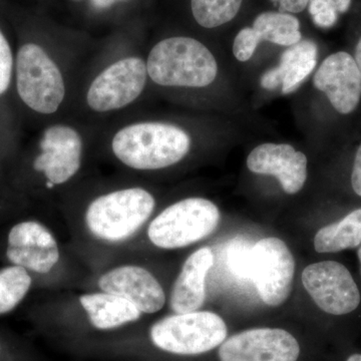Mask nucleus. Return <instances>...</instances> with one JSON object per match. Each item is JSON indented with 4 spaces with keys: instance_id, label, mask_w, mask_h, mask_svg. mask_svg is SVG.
Masks as SVG:
<instances>
[{
    "instance_id": "6ab92c4d",
    "label": "nucleus",
    "mask_w": 361,
    "mask_h": 361,
    "mask_svg": "<svg viewBox=\"0 0 361 361\" xmlns=\"http://www.w3.org/2000/svg\"><path fill=\"white\" fill-rule=\"evenodd\" d=\"M361 244V208L346 217L322 228L314 237V248L318 253H336L353 249Z\"/></svg>"
},
{
    "instance_id": "6e6552de",
    "label": "nucleus",
    "mask_w": 361,
    "mask_h": 361,
    "mask_svg": "<svg viewBox=\"0 0 361 361\" xmlns=\"http://www.w3.org/2000/svg\"><path fill=\"white\" fill-rule=\"evenodd\" d=\"M295 261L281 239H261L252 248L251 279L263 302L283 304L290 295Z\"/></svg>"
},
{
    "instance_id": "aec40b11",
    "label": "nucleus",
    "mask_w": 361,
    "mask_h": 361,
    "mask_svg": "<svg viewBox=\"0 0 361 361\" xmlns=\"http://www.w3.org/2000/svg\"><path fill=\"white\" fill-rule=\"evenodd\" d=\"M260 42L289 47L302 39L300 23L293 14L265 11L259 14L252 25Z\"/></svg>"
},
{
    "instance_id": "bb28decb",
    "label": "nucleus",
    "mask_w": 361,
    "mask_h": 361,
    "mask_svg": "<svg viewBox=\"0 0 361 361\" xmlns=\"http://www.w3.org/2000/svg\"><path fill=\"white\" fill-rule=\"evenodd\" d=\"M279 6L280 11L287 13H300L308 6L310 0H270Z\"/></svg>"
},
{
    "instance_id": "f257e3e1",
    "label": "nucleus",
    "mask_w": 361,
    "mask_h": 361,
    "mask_svg": "<svg viewBox=\"0 0 361 361\" xmlns=\"http://www.w3.org/2000/svg\"><path fill=\"white\" fill-rule=\"evenodd\" d=\"M186 130L172 123L139 122L118 130L111 141L114 155L135 170L153 171L182 161L191 149Z\"/></svg>"
},
{
    "instance_id": "4be33fe9",
    "label": "nucleus",
    "mask_w": 361,
    "mask_h": 361,
    "mask_svg": "<svg viewBox=\"0 0 361 361\" xmlns=\"http://www.w3.org/2000/svg\"><path fill=\"white\" fill-rule=\"evenodd\" d=\"M30 286L32 277L25 268L14 265L0 270V314L16 308Z\"/></svg>"
},
{
    "instance_id": "7ed1b4c3",
    "label": "nucleus",
    "mask_w": 361,
    "mask_h": 361,
    "mask_svg": "<svg viewBox=\"0 0 361 361\" xmlns=\"http://www.w3.org/2000/svg\"><path fill=\"white\" fill-rule=\"evenodd\" d=\"M153 195L142 188H127L94 199L85 212L90 232L104 241L123 242L139 231L153 213Z\"/></svg>"
},
{
    "instance_id": "1a4fd4ad",
    "label": "nucleus",
    "mask_w": 361,
    "mask_h": 361,
    "mask_svg": "<svg viewBox=\"0 0 361 361\" xmlns=\"http://www.w3.org/2000/svg\"><path fill=\"white\" fill-rule=\"evenodd\" d=\"M302 283L316 305L329 314H348L360 304L355 279L345 266L336 261L307 266L302 273Z\"/></svg>"
},
{
    "instance_id": "0eeeda50",
    "label": "nucleus",
    "mask_w": 361,
    "mask_h": 361,
    "mask_svg": "<svg viewBox=\"0 0 361 361\" xmlns=\"http://www.w3.org/2000/svg\"><path fill=\"white\" fill-rule=\"evenodd\" d=\"M146 61L127 56L106 66L94 78L87 92V104L97 113L121 110L141 96L148 80Z\"/></svg>"
},
{
    "instance_id": "f3484780",
    "label": "nucleus",
    "mask_w": 361,
    "mask_h": 361,
    "mask_svg": "<svg viewBox=\"0 0 361 361\" xmlns=\"http://www.w3.org/2000/svg\"><path fill=\"white\" fill-rule=\"evenodd\" d=\"M214 256L208 247L194 252L183 265L171 294V307L176 313L197 311L206 298L205 280Z\"/></svg>"
},
{
    "instance_id": "a878e982",
    "label": "nucleus",
    "mask_w": 361,
    "mask_h": 361,
    "mask_svg": "<svg viewBox=\"0 0 361 361\" xmlns=\"http://www.w3.org/2000/svg\"><path fill=\"white\" fill-rule=\"evenodd\" d=\"M13 51L4 33L0 32V96L8 89L13 78Z\"/></svg>"
},
{
    "instance_id": "4468645a",
    "label": "nucleus",
    "mask_w": 361,
    "mask_h": 361,
    "mask_svg": "<svg viewBox=\"0 0 361 361\" xmlns=\"http://www.w3.org/2000/svg\"><path fill=\"white\" fill-rule=\"evenodd\" d=\"M247 168L255 174L274 176L289 195L300 192L307 180V158L289 144L259 145L247 157Z\"/></svg>"
},
{
    "instance_id": "412c9836",
    "label": "nucleus",
    "mask_w": 361,
    "mask_h": 361,
    "mask_svg": "<svg viewBox=\"0 0 361 361\" xmlns=\"http://www.w3.org/2000/svg\"><path fill=\"white\" fill-rule=\"evenodd\" d=\"M243 0H191L195 20L204 28H216L230 23L238 14Z\"/></svg>"
},
{
    "instance_id": "7c9ffc66",
    "label": "nucleus",
    "mask_w": 361,
    "mask_h": 361,
    "mask_svg": "<svg viewBox=\"0 0 361 361\" xmlns=\"http://www.w3.org/2000/svg\"><path fill=\"white\" fill-rule=\"evenodd\" d=\"M348 361H361V355H353L348 358Z\"/></svg>"
},
{
    "instance_id": "c85d7f7f",
    "label": "nucleus",
    "mask_w": 361,
    "mask_h": 361,
    "mask_svg": "<svg viewBox=\"0 0 361 361\" xmlns=\"http://www.w3.org/2000/svg\"><path fill=\"white\" fill-rule=\"evenodd\" d=\"M90 1L97 9H106L114 6L116 2L123 1V0H90Z\"/></svg>"
},
{
    "instance_id": "cd10ccee",
    "label": "nucleus",
    "mask_w": 361,
    "mask_h": 361,
    "mask_svg": "<svg viewBox=\"0 0 361 361\" xmlns=\"http://www.w3.org/2000/svg\"><path fill=\"white\" fill-rule=\"evenodd\" d=\"M351 186L355 194L361 197V144L356 151L355 163H353Z\"/></svg>"
},
{
    "instance_id": "39448f33",
    "label": "nucleus",
    "mask_w": 361,
    "mask_h": 361,
    "mask_svg": "<svg viewBox=\"0 0 361 361\" xmlns=\"http://www.w3.org/2000/svg\"><path fill=\"white\" fill-rule=\"evenodd\" d=\"M16 89L21 101L32 111L51 115L66 97L63 73L42 47L25 44L16 56Z\"/></svg>"
},
{
    "instance_id": "f03ea898",
    "label": "nucleus",
    "mask_w": 361,
    "mask_h": 361,
    "mask_svg": "<svg viewBox=\"0 0 361 361\" xmlns=\"http://www.w3.org/2000/svg\"><path fill=\"white\" fill-rule=\"evenodd\" d=\"M149 80L161 87H206L215 82L218 63L205 44L188 37L154 45L146 61Z\"/></svg>"
},
{
    "instance_id": "f8f14e48",
    "label": "nucleus",
    "mask_w": 361,
    "mask_h": 361,
    "mask_svg": "<svg viewBox=\"0 0 361 361\" xmlns=\"http://www.w3.org/2000/svg\"><path fill=\"white\" fill-rule=\"evenodd\" d=\"M313 85L341 115L353 113L360 103L361 71L348 52L337 51L327 56L315 71Z\"/></svg>"
},
{
    "instance_id": "c756f323",
    "label": "nucleus",
    "mask_w": 361,
    "mask_h": 361,
    "mask_svg": "<svg viewBox=\"0 0 361 361\" xmlns=\"http://www.w3.org/2000/svg\"><path fill=\"white\" fill-rule=\"evenodd\" d=\"M355 59L356 63H357L358 68H360L361 71V37L360 39H358L357 44H356Z\"/></svg>"
},
{
    "instance_id": "423d86ee",
    "label": "nucleus",
    "mask_w": 361,
    "mask_h": 361,
    "mask_svg": "<svg viewBox=\"0 0 361 361\" xmlns=\"http://www.w3.org/2000/svg\"><path fill=\"white\" fill-rule=\"evenodd\" d=\"M219 221V209L213 202L197 197L184 199L152 221L148 236L159 248H183L212 234Z\"/></svg>"
},
{
    "instance_id": "393cba45",
    "label": "nucleus",
    "mask_w": 361,
    "mask_h": 361,
    "mask_svg": "<svg viewBox=\"0 0 361 361\" xmlns=\"http://www.w3.org/2000/svg\"><path fill=\"white\" fill-rule=\"evenodd\" d=\"M260 42L252 26L242 28L233 42V54L240 63H246L254 56Z\"/></svg>"
},
{
    "instance_id": "dca6fc26",
    "label": "nucleus",
    "mask_w": 361,
    "mask_h": 361,
    "mask_svg": "<svg viewBox=\"0 0 361 361\" xmlns=\"http://www.w3.org/2000/svg\"><path fill=\"white\" fill-rule=\"evenodd\" d=\"M318 47L314 42L301 39L287 47L281 54L279 65L263 73L260 85L267 90L281 87L283 94L295 92L317 65Z\"/></svg>"
},
{
    "instance_id": "2eb2a0df",
    "label": "nucleus",
    "mask_w": 361,
    "mask_h": 361,
    "mask_svg": "<svg viewBox=\"0 0 361 361\" xmlns=\"http://www.w3.org/2000/svg\"><path fill=\"white\" fill-rule=\"evenodd\" d=\"M99 286L104 292L123 297L142 313L158 312L166 302L165 292L154 275L140 266H121L102 275Z\"/></svg>"
},
{
    "instance_id": "20e7f679",
    "label": "nucleus",
    "mask_w": 361,
    "mask_h": 361,
    "mask_svg": "<svg viewBox=\"0 0 361 361\" xmlns=\"http://www.w3.org/2000/svg\"><path fill=\"white\" fill-rule=\"evenodd\" d=\"M149 337L157 348L178 355H198L221 345L227 325L216 313L193 311L177 313L156 322Z\"/></svg>"
},
{
    "instance_id": "a211bd4d",
    "label": "nucleus",
    "mask_w": 361,
    "mask_h": 361,
    "mask_svg": "<svg viewBox=\"0 0 361 361\" xmlns=\"http://www.w3.org/2000/svg\"><path fill=\"white\" fill-rule=\"evenodd\" d=\"M80 301L92 326L99 330L118 329L137 322L142 315L128 299L108 292L85 294L80 297Z\"/></svg>"
},
{
    "instance_id": "9d476101",
    "label": "nucleus",
    "mask_w": 361,
    "mask_h": 361,
    "mask_svg": "<svg viewBox=\"0 0 361 361\" xmlns=\"http://www.w3.org/2000/svg\"><path fill=\"white\" fill-rule=\"evenodd\" d=\"M39 149L33 167L44 174L47 187L65 184L80 170L82 140L71 126L54 123L47 128L40 139Z\"/></svg>"
},
{
    "instance_id": "5701e85b",
    "label": "nucleus",
    "mask_w": 361,
    "mask_h": 361,
    "mask_svg": "<svg viewBox=\"0 0 361 361\" xmlns=\"http://www.w3.org/2000/svg\"><path fill=\"white\" fill-rule=\"evenodd\" d=\"M350 6L351 0H310L307 7L318 27L329 28L336 25L339 14L345 13Z\"/></svg>"
},
{
    "instance_id": "2f4dec72",
    "label": "nucleus",
    "mask_w": 361,
    "mask_h": 361,
    "mask_svg": "<svg viewBox=\"0 0 361 361\" xmlns=\"http://www.w3.org/2000/svg\"><path fill=\"white\" fill-rule=\"evenodd\" d=\"M357 255H358V259H360V264H361V247L360 249H358Z\"/></svg>"
},
{
    "instance_id": "b1692460",
    "label": "nucleus",
    "mask_w": 361,
    "mask_h": 361,
    "mask_svg": "<svg viewBox=\"0 0 361 361\" xmlns=\"http://www.w3.org/2000/svg\"><path fill=\"white\" fill-rule=\"evenodd\" d=\"M252 248L253 245L241 238L233 240L228 247V267L235 276L251 279Z\"/></svg>"
},
{
    "instance_id": "ddd939ff",
    "label": "nucleus",
    "mask_w": 361,
    "mask_h": 361,
    "mask_svg": "<svg viewBox=\"0 0 361 361\" xmlns=\"http://www.w3.org/2000/svg\"><path fill=\"white\" fill-rule=\"evenodd\" d=\"M7 258L14 265L45 274L56 265L59 250L52 233L35 221L14 226L8 235Z\"/></svg>"
},
{
    "instance_id": "9b49d317",
    "label": "nucleus",
    "mask_w": 361,
    "mask_h": 361,
    "mask_svg": "<svg viewBox=\"0 0 361 361\" xmlns=\"http://www.w3.org/2000/svg\"><path fill=\"white\" fill-rule=\"evenodd\" d=\"M300 348L295 337L279 329L245 330L226 339L220 361H296Z\"/></svg>"
}]
</instances>
